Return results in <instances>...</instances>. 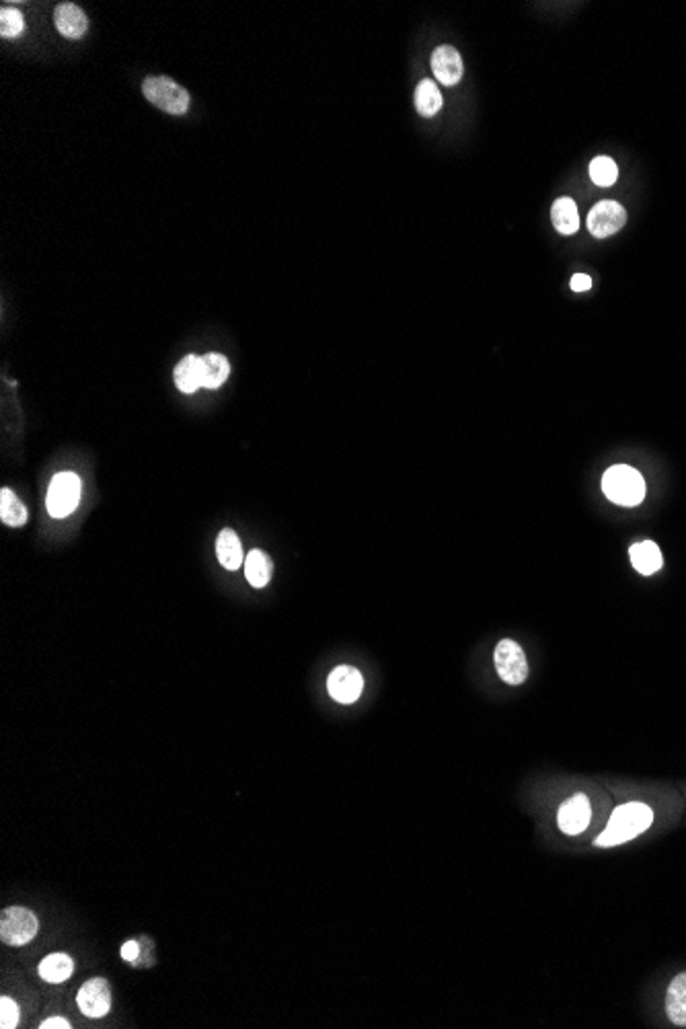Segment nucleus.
Returning <instances> with one entry per match:
<instances>
[{
	"instance_id": "1",
	"label": "nucleus",
	"mask_w": 686,
	"mask_h": 1029,
	"mask_svg": "<svg viewBox=\"0 0 686 1029\" xmlns=\"http://www.w3.org/2000/svg\"><path fill=\"white\" fill-rule=\"evenodd\" d=\"M653 812L645 804L631 802L619 805L613 812L605 833L596 838V847H615L639 836L652 826Z\"/></svg>"
},
{
	"instance_id": "2",
	"label": "nucleus",
	"mask_w": 686,
	"mask_h": 1029,
	"mask_svg": "<svg viewBox=\"0 0 686 1029\" xmlns=\"http://www.w3.org/2000/svg\"><path fill=\"white\" fill-rule=\"evenodd\" d=\"M602 490L615 504L629 508L642 504L645 498V481L642 472L627 467V464H616V467L608 469L602 477Z\"/></svg>"
},
{
	"instance_id": "3",
	"label": "nucleus",
	"mask_w": 686,
	"mask_h": 1029,
	"mask_svg": "<svg viewBox=\"0 0 686 1029\" xmlns=\"http://www.w3.org/2000/svg\"><path fill=\"white\" fill-rule=\"evenodd\" d=\"M142 93L155 108L173 116H183L189 110V93L169 76H150L142 82Z\"/></svg>"
},
{
	"instance_id": "4",
	"label": "nucleus",
	"mask_w": 686,
	"mask_h": 1029,
	"mask_svg": "<svg viewBox=\"0 0 686 1029\" xmlns=\"http://www.w3.org/2000/svg\"><path fill=\"white\" fill-rule=\"evenodd\" d=\"M81 501V479L74 472H58L48 487L45 508L52 518L71 516Z\"/></svg>"
},
{
	"instance_id": "5",
	"label": "nucleus",
	"mask_w": 686,
	"mask_h": 1029,
	"mask_svg": "<svg viewBox=\"0 0 686 1029\" xmlns=\"http://www.w3.org/2000/svg\"><path fill=\"white\" fill-rule=\"evenodd\" d=\"M37 929H40V922H37L35 914L29 909H23V906L6 909L0 917V939L6 945H13V948L32 941L37 935Z\"/></svg>"
},
{
	"instance_id": "6",
	"label": "nucleus",
	"mask_w": 686,
	"mask_h": 1029,
	"mask_svg": "<svg viewBox=\"0 0 686 1029\" xmlns=\"http://www.w3.org/2000/svg\"><path fill=\"white\" fill-rule=\"evenodd\" d=\"M495 668L506 684H522L529 676V662L520 645L512 639H501L495 647Z\"/></svg>"
},
{
	"instance_id": "7",
	"label": "nucleus",
	"mask_w": 686,
	"mask_h": 1029,
	"mask_svg": "<svg viewBox=\"0 0 686 1029\" xmlns=\"http://www.w3.org/2000/svg\"><path fill=\"white\" fill-rule=\"evenodd\" d=\"M624 223H627V210L613 200L598 202L588 214V231L596 239H606L619 233Z\"/></svg>"
},
{
	"instance_id": "8",
	"label": "nucleus",
	"mask_w": 686,
	"mask_h": 1029,
	"mask_svg": "<svg viewBox=\"0 0 686 1029\" xmlns=\"http://www.w3.org/2000/svg\"><path fill=\"white\" fill-rule=\"evenodd\" d=\"M79 1009L91 1019H101L111 1011V986L105 978L87 980L76 996Z\"/></svg>"
},
{
	"instance_id": "9",
	"label": "nucleus",
	"mask_w": 686,
	"mask_h": 1029,
	"mask_svg": "<svg viewBox=\"0 0 686 1029\" xmlns=\"http://www.w3.org/2000/svg\"><path fill=\"white\" fill-rule=\"evenodd\" d=\"M329 695L341 705H352L364 691L362 672L354 666H338L327 681Z\"/></svg>"
},
{
	"instance_id": "10",
	"label": "nucleus",
	"mask_w": 686,
	"mask_h": 1029,
	"mask_svg": "<svg viewBox=\"0 0 686 1029\" xmlns=\"http://www.w3.org/2000/svg\"><path fill=\"white\" fill-rule=\"evenodd\" d=\"M590 820H592L590 799L582 794L569 797L567 802L559 807L557 822H559V828L566 834L574 836V834L584 833V830L588 828Z\"/></svg>"
},
{
	"instance_id": "11",
	"label": "nucleus",
	"mask_w": 686,
	"mask_h": 1029,
	"mask_svg": "<svg viewBox=\"0 0 686 1029\" xmlns=\"http://www.w3.org/2000/svg\"><path fill=\"white\" fill-rule=\"evenodd\" d=\"M432 71L446 87H454L462 79V58L453 45H440L432 54Z\"/></svg>"
},
{
	"instance_id": "12",
	"label": "nucleus",
	"mask_w": 686,
	"mask_h": 1029,
	"mask_svg": "<svg viewBox=\"0 0 686 1029\" xmlns=\"http://www.w3.org/2000/svg\"><path fill=\"white\" fill-rule=\"evenodd\" d=\"M54 21L58 32L68 37V40H79V37L85 35L89 25L85 13L72 3L58 5L54 13Z\"/></svg>"
},
{
	"instance_id": "13",
	"label": "nucleus",
	"mask_w": 686,
	"mask_h": 1029,
	"mask_svg": "<svg viewBox=\"0 0 686 1029\" xmlns=\"http://www.w3.org/2000/svg\"><path fill=\"white\" fill-rule=\"evenodd\" d=\"M216 555H218L220 566L231 569V571L239 569L241 566H245V555H243L241 538L233 529L220 530L218 540H216Z\"/></svg>"
},
{
	"instance_id": "14",
	"label": "nucleus",
	"mask_w": 686,
	"mask_h": 1029,
	"mask_svg": "<svg viewBox=\"0 0 686 1029\" xmlns=\"http://www.w3.org/2000/svg\"><path fill=\"white\" fill-rule=\"evenodd\" d=\"M175 385L181 393L192 395L204 386V366L200 356H186L175 368Z\"/></svg>"
},
{
	"instance_id": "15",
	"label": "nucleus",
	"mask_w": 686,
	"mask_h": 1029,
	"mask_svg": "<svg viewBox=\"0 0 686 1029\" xmlns=\"http://www.w3.org/2000/svg\"><path fill=\"white\" fill-rule=\"evenodd\" d=\"M666 1013L674 1025L686 1027V972L678 974L670 982L666 993Z\"/></svg>"
},
{
	"instance_id": "16",
	"label": "nucleus",
	"mask_w": 686,
	"mask_h": 1029,
	"mask_svg": "<svg viewBox=\"0 0 686 1029\" xmlns=\"http://www.w3.org/2000/svg\"><path fill=\"white\" fill-rule=\"evenodd\" d=\"M631 563L642 576H652L662 567V553L660 547L652 543V540H643L631 547Z\"/></svg>"
},
{
	"instance_id": "17",
	"label": "nucleus",
	"mask_w": 686,
	"mask_h": 1029,
	"mask_svg": "<svg viewBox=\"0 0 686 1029\" xmlns=\"http://www.w3.org/2000/svg\"><path fill=\"white\" fill-rule=\"evenodd\" d=\"M272 559L263 551H259V548H253L245 557V576L253 588H265L272 579Z\"/></svg>"
},
{
	"instance_id": "18",
	"label": "nucleus",
	"mask_w": 686,
	"mask_h": 1029,
	"mask_svg": "<svg viewBox=\"0 0 686 1029\" xmlns=\"http://www.w3.org/2000/svg\"><path fill=\"white\" fill-rule=\"evenodd\" d=\"M551 218L555 228H557L561 234L569 236L577 233L579 214H577V205L571 197H559V200L553 204Z\"/></svg>"
},
{
	"instance_id": "19",
	"label": "nucleus",
	"mask_w": 686,
	"mask_h": 1029,
	"mask_svg": "<svg viewBox=\"0 0 686 1029\" xmlns=\"http://www.w3.org/2000/svg\"><path fill=\"white\" fill-rule=\"evenodd\" d=\"M202 366H204V386L205 388H220L226 383L228 375H231V362H228L226 356H223V354L210 352V354L202 356Z\"/></svg>"
},
{
	"instance_id": "20",
	"label": "nucleus",
	"mask_w": 686,
	"mask_h": 1029,
	"mask_svg": "<svg viewBox=\"0 0 686 1029\" xmlns=\"http://www.w3.org/2000/svg\"><path fill=\"white\" fill-rule=\"evenodd\" d=\"M74 962L66 954H52L42 959L40 976L50 985H60L72 976Z\"/></svg>"
},
{
	"instance_id": "21",
	"label": "nucleus",
	"mask_w": 686,
	"mask_h": 1029,
	"mask_svg": "<svg viewBox=\"0 0 686 1029\" xmlns=\"http://www.w3.org/2000/svg\"><path fill=\"white\" fill-rule=\"evenodd\" d=\"M442 108V93L438 85L430 79H424L415 89V110L419 116L432 118Z\"/></svg>"
},
{
	"instance_id": "22",
	"label": "nucleus",
	"mask_w": 686,
	"mask_h": 1029,
	"mask_svg": "<svg viewBox=\"0 0 686 1029\" xmlns=\"http://www.w3.org/2000/svg\"><path fill=\"white\" fill-rule=\"evenodd\" d=\"M29 512L27 508L23 506V501L17 498V493L11 491V490H5L0 491V520L9 526H23L27 522Z\"/></svg>"
},
{
	"instance_id": "23",
	"label": "nucleus",
	"mask_w": 686,
	"mask_h": 1029,
	"mask_svg": "<svg viewBox=\"0 0 686 1029\" xmlns=\"http://www.w3.org/2000/svg\"><path fill=\"white\" fill-rule=\"evenodd\" d=\"M590 177L598 187H611L619 177V167L611 157H596L590 163Z\"/></svg>"
},
{
	"instance_id": "24",
	"label": "nucleus",
	"mask_w": 686,
	"mask_h": 1029,
	"mask_svg": "<svg viewBox=\"0 0 686 1029\" xmlns=\"http://www.w3.org/2000/svg\"><path fill=\"white\" fill-rule=\"evenodd\" d=\"M23 29H25V21H23V14L17 9L0 11V35L11 40V37L21 35Z\"/></svg>"
},
{
	"instance_id": "25",
	"label": "nucleus",
	"mask_w": 686,
	"mask_h": 1029,
	"mask_svg": "<svg viewBox=\"0 0 686 1029\" xmlns=\"http://www.w3.org/2000/svg\"><path fill=\"white\" fill-rule=\"evenodd\" d=\"M19 1024V1007L9 996L0 998V1027L13 1029Z\"/></svg>"
},
{
	"instance_id": "26",
	"label": "nucleus",
	"mask_w": 686,
	"mask_h": 1029,
	"mask_svg": "<svg viewBox=\"0 0 686 1029\" xmlns=\"http://www.w3.org/2000/svg\"><path fill=\"white\" fill-rule=\"evenodd\" d=\"M569 286L574 292H586V290L592 288V280L590 276H586V273H576V276L571 278Z\"/></svg>"
},
{
	"instance_id": "27",
	"label": "nucleus",
	"mask_w": 686,
	"mask_h": 1029,
	"mask_svg": "<svg viewBox=\"0 0 686 1029\" xmlns=\"http://www.w3.org/2000/svg\"><path fill=\"white\" fill-rule=\"evenodd\" d=\"M138 954H140V948L136 941H128V943H124V948H121V958H124L126 962H134V959L138 958Z\"/></svg>"
},
{
	"instance_id": "28",
	"label": "nucleus",
	"mask_w": 686,
	"mask_h": 1029,
	"mask_svg": "<svg viewBox=\"0 0 686 1029\" xmlns=\"http://www.w3.org/2000/svg\"><path fill=\"white\" fill-rule=\"evenodd\" d=\"M40 1027L42 1029H68L71 1027V1024H68V1021L62 1017H50V1019H45Z\"/></svg>"
}]
</instances>
